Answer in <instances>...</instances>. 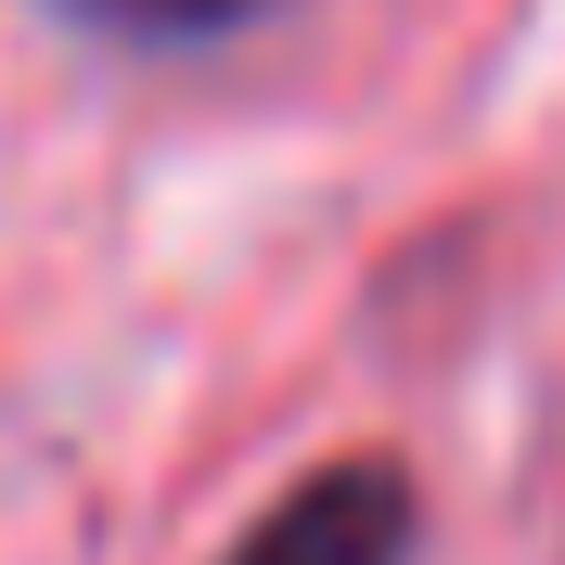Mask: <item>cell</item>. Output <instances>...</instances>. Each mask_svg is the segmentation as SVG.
<instances>
[{
    "mask_svg": "<svg viewBox=\"0 0 565 565\" xmlns=\"http://www.w3.org/2000/svg\"><path fill=\"white\" fill-rule=\"evenodd\" d=\"M412 527H424V514H412V476H398L386 450H360V462L296 476L218 565H412Z\"/></svg>",
    "mask_w": 565,
    "mask_h": 565,
    "instance_id": "obj_1",
    "label": "cell"
},
{
    "mask_svg": "<svg viewBox=\"0 0 565 565\" xmlns=\"http://www.w3.org/2000/svg\"><path fill=\"white\" fill-rule=\"evenodd\" d=\"M77 26H104V39H232L257 26L270 0H65Z\"/></svg>",
    "mask_w": 565,
    "mask_h": 565,
    "instance_id": "obj_2",
    "label": "cell"
}]
</instances>
